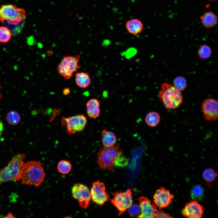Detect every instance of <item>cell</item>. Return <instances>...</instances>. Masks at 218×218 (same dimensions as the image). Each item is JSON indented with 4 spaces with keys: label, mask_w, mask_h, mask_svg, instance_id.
Segmentation results:
<instances>
[{
    "label": "cell",
    "mask_w": 218,
    "mask_h": 218,
    "mask_svg": "<svg viewBox=\"0 0 218 218\" xmlns=\"http://www.w3.org/2000/svg\"><path fill=\"white\" fill-rule=\"evenodd\" d=\"M212 54L211 48L206 45H203L199 48L198 54L199 57L202 59H206L210 57Z\"/></svg>",
    "instance_id": "7402d4cb"
},
{
    "label": "cell",
    "mask_w": 218,
    "mask_h": 218,
    "mask_svg": "<svg viewBox=\"0 0 218 218\" xmlns=\"http://www.w3.org/2000/svg\"><path fill=\"white\" fill-rule=\"evenodd\" d=\"M209 0L210 1H212V2H213V1L216 2V1H217L218 0Z\"/></svg>",
    "instance_id": "d6a6232c"
},
{
    "label": "cell",
    "mask_w": 218,
    "mask_h": 218,
    "mask_svg": "<svg viewBox=\"0 0 218 218\" xmlns=\"http://www.w3.org/2000/svg\"><path fill=\"white\" fill-rule=\"evenodd\" d=\"M88 116L92 118H96L100 114V104L99 101L96 98L89 99L86 104Z\"/></svg>",
    "instance_id": "2e32d148"
},
{
    "label": "cell",
    "mask_w": 218,
    "mask_h": 218,
    "mask_svg": "<svg viewBox=\"0 0 218 218\" xmlns=\"http://www.w3.org/2000/svg\"><path fill=\"white\" fill-rule=\"evenodd\" d=\"M6 119L9 124L14 125L19 123L21 118L20 115L17 112L15 111H11L8 113Z\"/></svg>",
    "instance_id": "cb8c5ba5"
},
{
    "label": "cell",
    "mask_w": 218,
    "mask_h": 218,
    "mask_svg": "<svg viewBox=\"0 0 218 218\" xmlns=\"http://www.w3.org/2000/svg\"><path fill=\"white\" fill-rule=\"evenodd\" d=\"M124 156V152L121 150L119 145L101 147L97 154V163L101 170L105 169L111 171L115 165Z\"/></svg>",
    "instance_id": "7a4b0ae2"
},
{
    "label": "cell",
    "mask_w": 218,
    "mask_h": 218,
    "mask_svg": "<svg viewBox=\"0 0 218 218\" xmlns=\"http://www.w3.org/2000/svg\"><path fill=\"white\" fill-rule=\"evenodd\" d=\"M204 194V189L201 186L197 185L194 186L191 191V197L194 200H201Z\"/></svg>",
    "instance_id": "44dd1931"
},
{
    "label": "cell",
    "mask_w": 218,
    "mask_h": 218,
    "mask_svg": "<svg viewBox=\"0 0 218 218\" xmlns=\"http://www.w3.org/2000/svg\"><path fill=\"white\" fill-rule=\"evenodd\" d=\"M173 86L181 91L185 90L187 85L186 79L180 76L176 78L173 80Z\"/></svg>",
    "instance_id": "484cf974"
},
{
    "label": "cell",
    "mask_w": 218,
    "mask_h": 218,
    "mask_svg": "<svg viewBox=\"0 0 218 218\" xmlns=\"http://www.w3.org/2000/svg\"><path fill=\"white\" fill-rule=\"evenodd\" d=\"M75 81L79 87L86 88L90 84L91 79L88 73L82 72L75 74Z\"/></svg>",
    "instance_id": "ac0fdd59"
},
{
    "label": "cell",
    "mask_w": 218,
    "mask_h": 218,
    "mask_svg": "<svg viewBox=\"0 0 218 218\" xmlns=\"http://www.w3.org/2000/svg\"><path fill=\"white\" fill-rule=\"evenodd\" d=\"M160 121V116L159 114L155 111L148 113L146 116L145 121L147 124L151 127L157 126Z\"/></svg>",
    "instance_id": "ffe728a7"
},
{
    "label": "cell",
    "mask_w": 218,
    "mask_h": 218,
    "mask_svg": "<svg viewBox=\"0 0 218 218\" xmlns=\"http://www.w3.org/2000/svg\"><path fill=\"white\" fill-rule=\"evenodd\" d=\"M139 201L141 213L138 218H152L154 214L158 211L156 206L147 197H140L139 198Z\"/></svg>",
    "instance_id": "5bb4252c"
},
{
    "label": "cell",
    "mask_w": 218,
    "mask_h": 218,
    "mask_svg": "<svg viewBox=\"0 0 218 218\" xmlns=\"http://www.w3.org/2000/svg\"><path fill=\"white\" fill-rule=\"evenodd\" d=\"M174 197L170 191L161 187L157 189L154 196V204L161 209L168 206L172 202Z\"/></svg>",
    "instance_id": "7c38bea8"
},
{
    "label": "cell",
    "mask_w": 218,
    "mask_h": 218,
    "mask_svg": "<svg viewBox=\"0 0 218 218\" xmlns=\"http://www.w3.org/2000/svg\"><path fill=\"white\" fill-rule=\"evenodd\" d=\"M80 56H67L63 57L56 69L59 75L68 80L71 78L74 73L81 68L78 64Z\"/></svg>",
    "instance_id": "8992f818"
},
{
    "label": "cell",
    "mask_w": 218,
    "mask_h": 218,
    "mask_svg": "<svg viewBox=\"0 0 218 218\" xmlns=\"http://www.w3.org/2000/svg\"><path fill=\"white\" fill-rule=\"evenodd\" d=\"M0 87H1V84H0ZM2 97V95H1V94L0 93V99Z\"/></svg>",
    "instance_id": "836d02e7"
},
{
    "label": "cell",
    "mask_w": 218,
    "mask_h": 218,
    "mask_svg": "<svg viewBox=\"0 0 218 218\" xmlns=\"http://www.w3.org/2000/svg\"><path fill=\"white\" fill-rule=\"evenodd\" d=\"M25 15V10L14 5H2L0 8V21L9 24L16 25L23 21Z\"/></svg>",
    "instance_id": "5b68a950"
},
{
    "label": "cell",
    "mask_w": 218,
    "mask_h": 218,
    "mask_svg": "<svg viewBox=\"0 0 218 218\" xmlns=\"http://www.w3.org/2000/svg\"><path fill=\"white\" fill-rule=\"evenodd\" d=\"M158 97L165 108L169 109L178 108L183 102L181 91L166 82L161 84Z\"/></svg>",
    "instance_id": "3957f363"
},
{
    "label": "cell",
    "mask_w": 218,
    "mask_h": 218,
    "mask_svg": "<svg viewBox=\"0 0 218 218\" xmlns=\"http://www.w3.org/2000/svg\"><path fill=\"white\" fill-rule=\"evenodd\" d=\"M4 217L5 218H15V217L11 213H8V214Z\"/></svg>",
    "instance_id": "1f68e13d"
},
{
    "label": "cell",
    "mask_w": 218,
    "mask_h": 218,
    "mask_svg": "<svg viewBox=\"0 0 218 218\" xmlns=\"http://www.w3.org/2000/svg\"><path fill=\"white\" fill-rule=\"evenodd\" d=\"M26 155L19 154L14 156L7 166L0 170V185L10 181L21 180V173Z\"/></svg>",
    "instance_id": "277c9868"
},
{
    "label": "cell",
    "mask_w": 218,
    "mask_h": 218,
    "mask_svg": "<svg viewBox=\"0 0 218 218\" xmlns=\"http://www.w3.org/2000/svg\"><path fill=\"white\" fill-rule=\"evenodd\" d=\"M70 92V91L68 88H64L63 91V94L65 95H68Z\"/></svg>",
    "instance_id": "f546056e"
},
{
    "label": "cell",
    "mask_w": 218,
    "mask_h": 218,
    "mask_svg": "<svg viewBox=\"0 0 218 218\" xmlns=\"http://www.w3.org/2000/svg\"><path fill=\"white\" fill-rule=\"evenodd\" d=\"M105 185L99 181L94 182L90 191L91 199L95 203L102 206L110 198L109 194L106 192Z\"/></svg>",
    "instance_id": "30bf717a"
},
{
    "label": "cell",
    "mask_w": 218,
    "mask_h": 218,
    "mask_svg": "<svg viewBox=\"0 0 218 218\" xmlns=\"http://www.w3.org/2000/svg\"><path fill=\"white\" fill-rule=\"evenodd\" d=\"M203 206L197 200H194L186 203L182 210L183 215L190 218H200L203 215Z\"/></svg>",
    "instance_id": "4fadbf2b"
},
{
    "label": "cell",
    "mask_w": 218,
    "mask_h": 218,
    "mask_svg": "<svg viewBox=\"0 0 218 218\" xmlns=\"http://www.w3.org/2000/svg\"><path fill=\"white\" fill-rule=\"evenodd\" d=\"M102 142L104 147H108L115 144L117 137L112 132L104 129L102 131Z\"/></svg>",
    "instance_id": "d6986e66"
},
{
    "label": "cell",
    "mask_w": 218,
    "mask_h": 218,
    "mask_svg": "<svg viewBox=\"0 0 218 218\" xmlns=\"http://www.w3.org/2000/svg\"><path fill=\"white\" fill-rule=\"evenodd\" d=\"M200 18L202 25L206 28L215 26L217 24L218 20L217 16L211 11L205 12Z\"/></svg>",
    "instance_id": "e0dca14e"
},
{
    "label": "cell",
    "mask_w": 218,
    "mask_h": 218,
    "mask_svg": "<svg viewBox=\"0 0 218 218\" xmlns=\"http://www.w3.org/2000/svg\"><path fill=\"white\" fill-rule=\"evenodd\" d=\"M12 36V33L8 28L5 26L0 27V42H8Z\"/></svg>",
    "instance_id": "d4e9b609"
},
{
    "label": "cell",
    "mask_w": 218,
    "mask_h": 218,
    "mask_svg": "<svg viewBox=\"0 0 218 218\" xmlns=\"http://www.w3.org/2000/svg\"><path fill=\"white\" fill-rule=\"evenodd\" d=\"M172 217L169 214L162 211L156 212L153 215L152 218H171Z\"/></svg>",
    "instance_id": "f1b7e54d"
},
{
    "label": "cell",
    "mask_w": 218,
    "mask_h": 218,
    "mask_svg": "<svg viewBox=\"0 0 218 218\" xmlns=\"http://www.w3.org/2000/svg\"><path fill=\"white\" fill-rule=\"evenodd\" d=\"M125 27L130 34L133 35H136L142 31L144 29V25L140 19L134 18L127 21Z\"/></svg>",
    "instance_id": "9a60e30c"
},
{
    "label": "cell",
    "mask_w": 218,
    "mask_h": 218,
    "mask_svg": "<svg viewBox=\"0 0 218 218\" xmlns=\"http://www.w3.org/2000/svg\"><path fill=\"white\" fill-rule=\"evenodd\" d=\"M203 177L206 182H210L214 181L217 176V173L213 169L208 168L203 173Z\"/></svg>",
    "instance_id": "4316f807"
},
{
    "label": "cell",
    "mask_w": 218,
    "mask_h": 218,
    "mask_svg": "<svg viewBox=\"0 0 218 218\" xmlns=\"http://www.w3.org/2000/svg\"><path fill=\"white\" fill-rule=\"evenodd\" d=\"M3 130V125L2 121L0 120V138L2 133Z\"/></svg>",
    "instance_id": "4dcf8cb0"
},
{
    "label": "cell",
    "mask_w": 218,
    "mask_h": 218,
    "mask_svg": "<svg viewBox=\"0 0 218 218\" xmlns=\"http://www.w3.org/2000/svg\"><path fill=\"white\" fill-rule=\"evenodd\" d=\"M114 197L111 201L117 209L118 215L124 213L131 206L133 203L132 193L130 189H128L124 192H117L112 193Z\"/></svg>",
    "instance_id": "ba28073f"
},
{
    "label": "cell",
    "mask_w": 218,
    "mask_h": 218,
    "mask_svg": "<svg viewBox=\"0 0 218 218\" xmlns=\"http://www.w3.org/2000/svg\"><path fill=\"white\" fill-rule=\"evenodd\" d=\"M72 165L68 161L62 160L60 161L58 165L57 169L60 173L63 174H67L71 170Z\"/></svg>",
    "instance_id": "603a6c76"
},
{
    "label": "cell",
    "mask_w": 218,
    "mask_h": 218,
    "mask_svg": "<svg viewBox=\"0 0 218 218\" xmlns=\"http://www.w3.org/2000/svg\"><path fill=\"white\" fill-rule=\"evenodd\" d=\"M128 209L129 214L131 217H138L140 214V208L137 204L132 205Z\"/></svg>",
    "instance_id": "83f0119b"
},
{
    "label": "cell",
    "mask_w": 218,
    "mask_h": 218,
    "mask_svg": "<svg viewBox=\"0 0 218 218\" xmlns=\"http://www.w3.org/2000/svg\"><path fill=\"white\" fill-rule=\"evenodd\" d=\"M87 122L86 117L83 114L65 117L61 120V126L66 128L68 133L71 134L82 131Z\"/></svg>",
    "instance_id": "52a82bcc"
},
{
    "label": "cell",
    "mask_w": 218,
    "mask_h": 218,
    "mask_svg": "<svg viewBox=\"0 0 218 218\" xmlns=\"http://www.w3.org/2000/svg\"><path fill=\"white\" fill-rule=\"evenodd\" d=\"M71 193L74 198L78 200L81 207L86 209L88 206L91 197L88 187L81 183H76L72 188Z\"/></svg>",
    "instance_id": "9c48e42d"
},
{
    "label": "cell",
    "mask_w": 218,
    "mask_h": 218,
    "mask_svg": "<svg viewBox=\"0 0 218 218\" xmlns=\"http://www.w3.org/2000/svg\"><path fill=\"white\" fill-rule=\"evenodd\" d=\"M201 111L205 119L208 121H215L218 119V101L213 98H207L203 101Z\"/></svg>",
    "instance_id": "8fae6325"
},
{
    "label": "cell",
    "mask_w": 218,
    "mask_h": 218,
    "mask_svg": "<svg viewBox=\"0 0 218 218\" xmlns=\"http://www.w3.org/2000/svg\"><path fill=\"white\" fill-rule=\"evenodd\" d=\"M45 176L44 169L40 161H29L24 164L22 167L21 183L38 186L44 181Z\"/></svg>",
    "instance_id": "6da1fadb"
}]
</instances>
